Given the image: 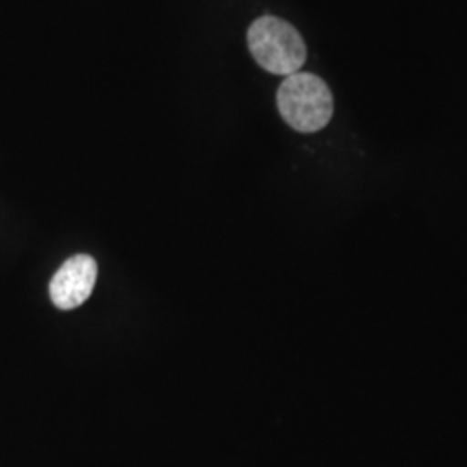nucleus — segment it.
Here are the masks:
<instances>
[{"instance_id":"nucleus-1","label":"nucleus","mask_w":467,"mask_h":467,"mask_svg":"<svg viewBox=\"0 0 467 467\" xmlns=\"http://www.w3.org/2000/svg\"><path fill=\"white\" fill-rule=\"evenodd\" d=\"M277 108L291 129L301 134H314L333 118V94L317 75L293 73L277 90Z\"/></svg>"},{"instance_id":"nucleus-2","label":"nucleus","mask_w":467,"mask_h":467,"mask_svg":"<svg viewBox=\"0 0 467 467\" xmlns=\"http://www.w3.org/2000/svg\"><path fill=\"white\" fill-rule=\"evenodd\" d=\"M254 61L274 75L298 73L306 61V46L298 30L281 17H258L248 30Z\"/></svg>"},{"instance_id":"nucleus-3","label":"nucleus","mask_w":467,"mask_h":467,"mask_svg":"<svg viewBox=\"0 0 467 467\" xmlns=\"http://www.w3.org/2000/svg\"><path fill=\"white\" fill-rule=\"evenodd\" d=\"M98 279V264L90 254L67 260L49 285L50 300L61 310H73L88 300Z\"/></svg>"}]
</instances>
